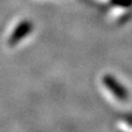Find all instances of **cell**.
Returning <instances> with one entry per match:
<instances>
[{"label": "cell", "instance_id": "6da1fadb", "mask_svg": "<svg viewBox=\"0 0 132 132\" xmlns=\"http://www.w3.org/2000/svg\"><path fill=\"white\" fill-rule=\"evenodd\" d=\"M104 84L108 87V89L119 99V100L125 101L128 99V92L125 89V87H122V86L114 79V78H112L111 76H105L104 77Z\"/></svg>", "mask_w": 132, "mask_h": 132}]
</instances>
